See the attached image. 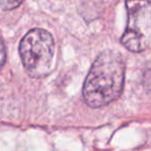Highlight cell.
I'll list each match as a JSON object with an SVG mask.
<instances>
[{
    "label": "cell",
    "instance_id": "3957f363",
    "mask_svg": "<svg viewBox=\"0 0 151 151\" xmlns=\"http://www.w3.org/2000/svg\"><path fill=\"white\" fill-rule=\"evenodd\" d=\"M127 25L121 44L128 51L140 53L149 48L151 42L150 0H125Z\"/></svg>",
    "mask_w": 151,
    "mask_h": 151
},
{
    "label": "cell",
    "instance_id": "6da1fadb",
    "mask_svg": "<svg viewBox=\"0 0 151 151\" xmlns=\"http://www.w3.org/2000/svg\"><path fill=\"white\" fill-rule=\"evenodd\" d=\"M125 64L121 55L105 51L93 62L83 86L84 101L91 108L110 105L119 99L124 86Z\"/></svg>",
    "mask_w": 151,
    "mask_h": 151
},
{
    "label": "cell",
    "instance_id": "277c9868",
    "mask_svg": "<svg viewBox=\"0 0 151 151\" xmlns=\"http://www.w3.org/2000/svg\"><path fill=\"white\" fill-rule=\"evenodd\" d=\"M23 0H0V9L4 11H11V9H17Z\"/></svg>",
    "mask_w": 151,
    "mask_h": 151
},
{
    "label": "cell",
    "instance_id": "7a4b0ae2",
    "mask_svg": "<svg viewBox=\"0 0 151 151\" xmlns=\"http://www.w3.org/2000/svg\"><path fill=\"white\" fill-rule=\"evenodd\" d=\"M20 56L26 73L31 78H44L52 71L55 56V42L48 31L32 29L22 38Z\"/></svg>",
    "mask_w": 151,
    "mask_h": 151
},
{
    "label": "cell",
    "instance_id": "5b68a950",
    "mask_svg": "<svg viewBox=\"0 0 151 151\" xmlns=\"http://www.w3.org/2000/svg\"><path fill=\"white\" fill-rule=\"evenodd\" d=\"M5 60H6V50H5V46L2 40L0 38V69L3 67Z\"/></svg>",
    "mask_w": 151,
    "mask_h": 151
}]
</instances>
